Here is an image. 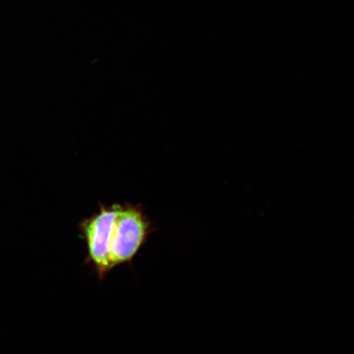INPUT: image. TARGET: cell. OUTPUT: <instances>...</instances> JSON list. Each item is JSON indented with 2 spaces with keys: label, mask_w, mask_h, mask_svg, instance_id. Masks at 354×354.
Wrapping results in <instances>:
<instances>
[{
  "label": "cell",
  "mask_w": 354,
  "mask_h": 354,
  "mask_svg": "<svg viewBox=\"0 0 354 354\" xmlns=\"http://www.w3.org/2000/svg\"><path fill=\"white\" fill-rule=\"evenodd\" d=\"M142 207L119 203L108 241L109 272L123 264H131L153 232Z\"/></svg>",
  "instance_id": "6da1fadb"
},
{
  "label": "cell",
  "mask_w": 354,
  "mask_h": 354,
  "mask_svg": "<svg viewBox=\"0 0 354 354\" xmlns=\"http://www.w3.org/2000/svg\"><path fill=\"white\" fill-rule=\"evenodd\" d=\"M118 205L119 203L109 206L100 203L99 212L82 220L79 225L86 245V264L91 266L100 280H103L109 273L108 241Z\"/></svg>",
  "instance_id": "7a4b0ae2"
}]
</instances>
